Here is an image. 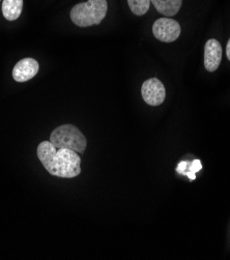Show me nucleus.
Wrapping results in <instances>:
<instances>
[{
    "mask_svg": "<svg viewBox=\"0 0 230 260\" xmlns=\"http://www.w3.org/2000/svg\"><path fill=\"white\" fill-rule=\"evenodd\" d=\"M226 55H227V58L230 61V39H229V41L227 43V46H226Z\"/></svg>",
    "mask_w": 230,
    "mask_h": 260,
    "instance_id": "ddd939ff",
    "label": "nucleus"
},
{
    "mask_svg": "<svg viewBox=\"0 0 230 260\" xmlns=\"http://www.w3.org/2000/svg\"><path fill=\"white\" fill-rule=\"evenodd\" d=\"M39 63L36 59L24 58L21 59L13 70V78L17 82H26L38 74Z\"/></svg>",
    "mask_w": 230,
    "mask_h": 260,
    "instance_id": "0eeeda50",
    "label": "nucleus"
},
{
    "mask_svg": "<svg viewBox=\"0 0 230 260\" xmlns=\"http://www.w3.org/2000/svg\"><path fill=\"white\" fill-rule=\"evenodd\" d=\"M50 142L57 148L73 150L77 153H83L87 145L86 138L82 132L72 124H63L56 127L51 133Z\"/></svg>",
    "mask_w": 230,
    "mask_h": 260,
    "instance_id": "7ed1b4c3",
    "label": "nucleus"
},
{
    "mask_svg": "<svg viewBox=\"0 0 230 260\" xmlns=\"http://www.w3.org/2000/svg\"><path fill=\"white\" fill-rule=\"evenodd\" d=\"M188 168L190 169V171H186L184 175H187L191 180H194L196 178L195 173L198 172L199 170H201V168H202L201 162L199 160H194Z\"/></svg>",
    "mask_w": 230,
    "mask_h": 260,
    "instance_id": "9b49d317",
    "label": "nucleus"
},
{
    "mask_svg": "<svg viewBox=\"0 0 230 260\" xmlns=\"http://www.w3.org/2000/svg\"><path fill=\"white\" fill-rule=\"evenodd\" d=\"M108 5L106 0H88L78 4L71 11L72 21L80 27L97 25L107 15Z\"/></svg>",
    "mask_w": 230,
    "mask_h": 260,
    "instance_id": "f03ea898",
    "label": "nucleus"
},
{
    "mask_svg": "<svg viewBox=\"0 0 230 260\" xmlns=\"http://www.w3.org/2000/svg\"><path fill=\"white\" fill-rule=\"evenodd\" d=\"M152 34L156 39L164 43H172L181 35V26L170 18L158 19L152 25Z\"/></svg>",
    "mask_w": 230,
    "mask_h": 260,
    "instance_id": "20e7f679",
    "label": "nucleus"
},
{
    "mask_svg": "<svg viewBox=\"0 0 230 260\" xmlns=\"http://www.w3.org/2000/svg\"><path fill=\"white\" fill-rule=\"evenodd\" d=\"M127 4L133 14L142 16L149 10L150 0H127Z\"/></svg>",
    "mask_w": 230,
    "mask_h": 260,
    "instance_id": "9d476101",
    "label": "nucleus"
},
{
    "mask_svg": "<svg viewBox=\"0 0 230 260\" xmlns=\"http://www.w3.org/2000/svg\"><path fill=\"white\" fill-rule=\"evenodd\" d=\"M23 10V0H4L3 13L7 20H17Z\"/></svg>",
    "mask_w": 230,
    "mask_h": 260,
    "instance_id": "1a4fd4ad",
    "label": "nucleus"
},
{
    "mask_svg": "<svg viewBox=\"0 0 230 260\" xmlns=\"http://www.w3.org/2000/svg\"><path fill=\"white\" fill-rule=\"evenodd\" d=\"M141 93L145 103L150 106L161 105L166 98L165 86L157 78H150L146 80L142 84Z\"/></svg>",
    "mask_w": 230,
    "mask_h": 260,
    "instance_id": "39448f33",
    "label": "nucleus"
},
{
    "mask_svg": "<svg viewBox=\"0 0 230 260\" xmlns=\"http://www.w3.org/2000/svg\"><path fill=\"white\" fill-rule=\"evenodd\" d=\"M222 59L221 44L215 40H209L204 46V67L209 72L218 70Z\"/></svg>",
    "mask_w": 230,
    "mask_h": 260,
    "instance_id": "423d86ee",
    "label": "nucleus"
},
{
    "mask_svg": "<svg viewBox=\"0 0 230 260\" xmlns=\"http://www.w3.org/2000/svg\"><path fill=\"white\" fill-rule=\"evenodd\" d=\"M188 166H189V163L186 162V161H183V162H181L180 164H178V166L176 168V171L178 173H181V174H185L186 169H188Z\"/></svg>",
    "mask_w": 230,
    "mask_h": 260,
    "instance_id": "f8f14e48",
    "label": "nucleus"
},
{
    "mask_svg": "<svg viewBox=\"0 0 230 260\" xmlns=\"http://www.w3.org/2000/svg\"><path fill=\"white\" fill-rule=\"evenodd\" d=\"M38 158L51 174L62 178H73L81 173V158L73 150L57 148L50 141L38 146Z\"/></svg>",
    "mask_w": 230,
    "mask_h": 260,
    "instance_id": "f257e3e1",
    "label": "nucleus"
},
{
    "mask_svg": "<svg viewBox=\"0 0 230 260\" xmlns=\"http://www.w3.org/2000/svg\"><path fill=\"white\" fill-rule=\"evenodd\" d=\"M150 3L160 14L166 17H173L180 11L183 0H150Z\"/></svg>",
    "mask_w": 230,
    "mask_h": 260,
    "instance_id": "6e6552de",
    "label": "nucleus"
}]
</instances>
